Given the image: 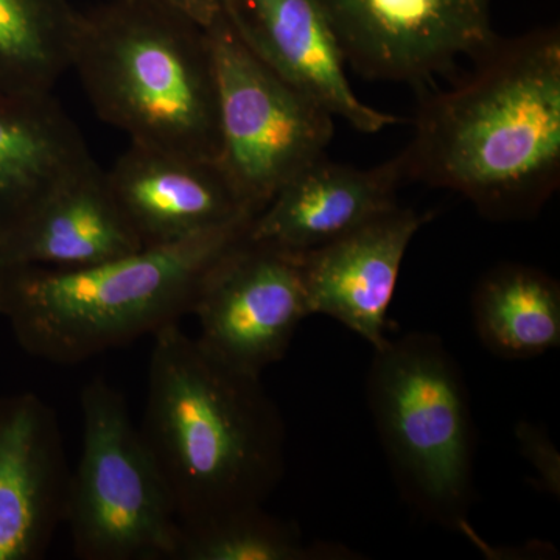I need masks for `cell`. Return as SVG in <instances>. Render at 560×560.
<instances>
[{"label": "cell", "mask_w": 560, "mask_h": 560, "mask_svg": "<svg viewBox=\"0 0 560 560\" xmlns=\"http://www.w3.org/2000/svg\"><path fill=\"white\" fill-rule=\"evenodd\" d=\"M206 31L219 80V164L243 202L259 213L326 154L335 117L259 60L226 13Z\"/></svg>", "instance_id": "obj_7"}, {"label": "cell", "mask_w": 560, "mask_h": 560, "mask_svg": "<svg viewBox=\"0 0 560 560\" xmlns=\"http://www.w3.org/2000/svg\"><path fill=\"white\" fill-rule=\"evenodd\" d=\"M143 249L106 171L92 162L62 184L0 245V268L13 265L75 270Z\"/></svg>", "instance_id": "obj_15"}, {"label": "cell", "mask_w": 560, "mask_h": 560, "mask_svg": "<svg viewBox=\"0 0 560 560\" xmlns=\"http://www.w3.org/2000/svg\"><path fill=\"white\" fill-rule=\"evenodd\" d=\"M368 401L408 499L431 521L469 529L474 419L463 374L441 338L419 331L375 350Z\"/></svg>", "instance_id": "obj_5"}, {"label": "cell", "mask_w": 560, "mask_h": 560, "mask_svg": "<svg viewBox=\"0 0 560 560\" xmlns=\"http://www.w3.org/2000/svg\"><path fill=\"white\" fill-rule=\"evenodd\" d=\"M429 220V212L397 206L337 241L301 253L311 315L337 319L374 350L385 346L405 254Z\"/></svg>", "instance_id": "obj_11"}, {"label": "cell", "mask_w": 560, "mask_h": 560, "mask_svg": "<svg viewBox=\"0 0 560 560\" xmlns=\"http://www.w3.org/2000/svg\"><path fill=\"white\" fill-rule=\"evenodd\" d=\"M346 68L364 80L430 88L499 35L492 0H315Z\"/></svg>", "instance_id": "obj_8"}, {"label": "cell", "mask_w": 560, "mask_h": 560, "mask_svg": "<svg viewBox=\"0 0 560 560\" xmlns=\"http://www.w3.org/2000/svg\"><path fill=\"white\" fill-rule=\"evenodd\" d=\"M80 13L70 0H0V102L54 94L70 70Z\"/></svg>", "instance_id": "obj_18"}, {"label": "cell", "mask_w": 560, "mask_h": 560, "mask_svg": "<svg viewBox=\"0 0 560 560\" xmlns=\"http://www.w3.org/2000/svg\"><path fill=\"white\" fill-rule=\"evenodd\" d=\"M70 470L57 411L35 393L0 397V560H39L68 512Z\"/></svg>", "instance_id": "obj_10"}, {"label": "cell", "mask_w": 560, "mask_h": 560, "mask_svg": "<svg viewBox=\"0 0 560 560\" xmlns=\"http://www.w3.org/2000/svg\"><path fill=\"white\" fill-rule=\"evenodd\" d=\"M92 162L83 135L54 94L0 102V245Z\"/></svg>", "instance_id": "obj_16"}, {"label": "cell", "mask_w": 560, "mask_h": 560, "mask_svg": "<svg viewBox=\"0 0 560 560\" xmlns=\"http://www.w3.org/2000/svg\"><path fill=\"white\" fill-rule=\"evenodd\" d=\"M156 2L179 11L201 27L209 28L213 22L223 16L228 0H156Z\"/></svg>", "instance_id": "obj_21"}, {"label": "cell", "mask_w": 560, "mask_h": 560, "mask_svg": "<svg viewBox=\"0 0 560 560\" xmlns=\"http://www.w3.org/2000/svg\"><path fill=\"white\" fill-rule=\"evenodd\" d=\"M253 219L75 270L0 268V316L25 353L72 364L153 337L190 315L202 280Z\"/></svg>", "instance_id": "obj_3"}, {"label": "cell", "mask_w": 560, "mask_h": 560, "mask_svg": "<svg viewBox=\"0 0 560 560\" xmlns=\"http://www.w3.org/2000/svg\"><path fill=\"white\" fill-rule=\"evenodd\" d=\"M224 13L259 60L353 130L374 135L400 124L357 97L315 0H228Z\"/></svg>", "instance_id": "obj_13"}, {"label": "cell", "mask_w": 560, "mask_h": 560, "mask_svg": "<svg viewBox=\"0 0 560 560\" xmlns=\"http://www.w3.org/2000/svg\"><path fill=\"white\" fill-rule=\"evenodd\" d=\"M70 69L131 143L219 161L215 58L190 18L156 0H106L81 11Z\"/></svg>", "instance_id": "obj_4"}, {"label": "cell", "mask_w": 560, "mask_h": 560, "mask_svg": "<svg viewBox=\"0 0 560 560\" xmlns=\"http://www.w3.org/2000/svg\"><path fill=\"white\" fill-rule=\"evenodd\" d=\"M515 438L523 458L534 469V488L547 495L560 497V453L547 431L536 423L522 420L515 427Z\"/></svg>", "instance_id": "obj_20"}, {"label": "cell", "mask_w": 560, "mask_h": 560, "mask_svg": "<svg viewBox=\"0 0 560 560\" xmlns=\"http://www.w3.org/2000/svg\"><path fill=\"white\" fill-rule=\"evenodd\" d=\"M190 315L198 342L221 363L261 377L289 352L308 318L301 253L250 241L248 234L213 264Z\"/></svg>", "instance_id": "obj_9"}, {"label": "cell", "mask_w": 560, "mask_h": 560, "mask_svg": "<svg viewBox=\"0 0 560 560\" xmlns=\"http://www.w3.org/2000/svg\"><path fill=\"white\" fill-rule=\"evenodd\" d=\"M346 559H357L355 552L330 541H305L293 522L254 506L179 525L173 560Z\"/></svg>", "instance_id": "obj_19"}, {"label": "cell", "mask_w": 560, "mask_h": 560, "mask_svg": "<svg viewBox=\"0 0 560 560\" xmlns=\"http://www.w3.org/2000/svg\"><path fill=\"white\" fill-rule=\"evenodd\" d=\"M106 176L143 248L257 215L238 197L219 161L130 142Z\"/></svg>", "instance_id": "obj_12"}, {"label": "cell", "mask_w": 560, "mask_h": 560, "mask_svg": "<svg viewBox=\"0 0 560 560\" xmlns=\"http://www.w3.org/2000/svg\"><path fill=\"white\" fill-rule=\"evenodd\" d=\"M143 440L179 525L264 506L285 471V423L261 377L168 324L153 335Z\"/></svg>", "instance_id": "obj_2"}, {"label": "cell", "mask_w": 560, "mask_h": 560, "mask_svg": "<svg viewBox=\"0 0 560 560\" xmlns=\"http://www.w3.org/2000/svg\"><path fill=\"white\" fill-rule=\"evenodd\" d=\"M448 90L420 91L407 180L459 194L489 220L537 215L560 184V32L497 38Z\"/></svg>", "instance_id": "obj_1"}, {"label": "cell", "mask_w": 560, "mask_h": 560, "mask_svg": "<svg viewBox=\"0 0 560 560\" xmlns=\"http://www.w3.org/2000/svg\"><path fill=\"white\" fill-rule=\"evenodd\" d=\"M83 445L66 522L81 560L175 559L179 521L171 490L127 399L106 378L80 394Z\"/></svg>", "instance_id": "obj_6"}, {"label": "cell", "mask_w": 560, "mask_h": 560, "mask_svg": "<svg viewBox=\"0 0 560 560\" xmlns=\"http://www.w3.org/2000/svg\"><path fill=\"white\" fill-rule=\"evenodd\" d=\"M405 180L401 153L371 168L340 164L324 154L254 217L248 237L291 253H307L396 209Z\"/></svg>", "instance_id": "obj_14"}, {"label": "cell", "mask_w": 560, "mask_h": 560, "mask_svg": "<svg viewBox=\"0 0 560 560\" xmlns=\"http://www.w3.org/2000/svg\"><path fill=\"white\" fill-rule=\"evenodd\" d=\"M471 313L482 345L501 359H534L560 346V285L539 268H492L474 291Z\"/></svg>", "instance_id": "obj_17"}]
</instances>
